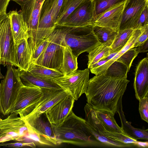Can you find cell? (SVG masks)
<instances>
[{"mask_svg":"<svg viewBox=\"0 0 148 148\" xmlns=\"http://www.w3.org/2000/svg\"><path fill=\"white\" fill-rule=\"evenodd\" d=\"M137 51L138 53L147 52L148 51V40L136 47Z\"/></svg>","mask_w":148,"mask_h":148,"instance_id":"obj_42","label":"cell"},{"mask_svg":"<svg viewBox=\"0 0 148 148\" xmlns=\"http://www.w3.org/2000/svg\"><path fill=\"white\" fill-rule=\"evenodd\" d=\"M129 82L127 78L95 75L89 80L85 94L87 103L94 109L108 111L114 115Z\"/></svg>","mask_w":148,"mask_h":148,"instance_id":"obj_1","label":"cell"},{"mask_svg":"<svg viewBox=\"0 0 148 148\" xmlns=\"http://www.w3.org/2000/svg\"><path fill=\"white\" fill-rule=\"evenodd\" d=\"M134 87L136 99L148 97V58L141 60L137 65L135 71Z\"/></svg>","mask_w":148,"mask_h":148,"instance_id":"obj_18","label":"cell"},{"mask_svg":"<svg viewBox=\"0 0 148 148\" xmlns=\"http://www.w3.org/2000/svg\"><path fill=\"white\" fill-rule=\"evenodd\" d=\"M148 25V4H146L138 21L134 29H141Z\"/></svg>","mask_w":148,"mask_h":148,"instance_id":"obj_38","label":"cell"},{"mask_svg":"<svg viewBox=\"0 0 148 148\" xmlns=\"http://www.w3.org/2000/svg\"><path fill=\"white\" fill-rule=\"evenodd\" d=\"M57 0H45L41 8L36 41V47L53 32L56 24L52 16Z\"/></svg>","mask_w":148,"mask_h":148,"instance_id":"obj_13","label":"cell"},{"mask_svg":"<svg viewBox=\"0 0 148 148\" xmlns=\"http://www.w3.org/2000/svg\"><path fill=\"white\" fill-rule=\"evenodd\" d=\"M20 76L22 83L25 86L49 89H62L52 79L34 75L28 71L20 70Z\"/></svg>","mask_w":148,"mask_h":148,"instance_id":"obj_21","label":"cell"},{"mask_svg":"<svg viewBox=\"0 0 148 148\" xmlns=\"http://www.w3.org/2000/svg\"><path fill=\"white\" fill-rule=\"evenodd\" d=\"M0 65L1 64H0V80L1 79H2V78H3L4 77V76H3L1 74V68H0Z\"/></svg>","mask_w":148,"mask_h":148,"instance_id":"obj_46","label":"cell"},{"mask_svg":"<svg viewBox=\"0 0 148 148\" xmlns=\"http://www.w3.org/2000/svg\"><path fill=\"white\" fill-rule=\"evenodd\" d=\"M0 146H3L9 147L19 148L24 147H30L34 148L36 145L33 142L30 143L16 142L9 143H1Z\"/></svg>","mask_w":148,"mask_h":148,"instance_id":"obj_40","label":"cell"},{"mask_svg":"<svg viewBox=\"0 0 148 148\" xmlns=\"http://www.w3.org/2000/svg\"><path fill=\"white\" fill-rule=\"evenodd\" d=\"M148 25L142 28L141 34L136 41L134 45V47H136L144 42L148 39Z\"/></svg>","mask_w":148,"mask_h":148,"instance_id":"obj_39","label":"cell"},{"mask_svg":"<svg viewBox=\"0 0 148 148\" xmlns=\"http://www.w3.org/2000/svg\"><path fill=\"white\" fill-rule=\"evenodd\" d=\"M93 31L98 40L101 44L113 42L118 32L110 28L93 25Z\"/></svg>","mask_w":148,"mask_h":148,"instance_id":"obj_32","label":"cell"},{"mask_svg":"<svg viewBox=\"0 0 148 148\" xmlns=\"http://www.w3.org/2000/svg\"><path fill=\"white\" fill-rule=\"evenodd\" d=\"M92 0H84L62 25L72 27L93 25Z\"/></svg>","mask_w":148,"mask_h":148,"instance_id":"obj_15","label":"cell"},{"mask_svg":"<svg viewBox=\"0 0 148 148\" xmlns=\"http://www.w3.org/2000/svg\"><path fill=\"white\" fill-rule=\"evenodd\" d=\"M16 113L12 112L6 119H0V143L11 141H22L28 135L26 124Z\"/></svg>","mask_w":148,"mask_h":148,"instance_id":"obj_11","label":"cell"},{"mask_svg":"<svg viewBox=\"0 0 148 148\" xmlns=\"http://www.w3.org/2000/svg\"><path fill=\"white\" fill-rule=\"evenodd\" d=\"M95 110L98 119L107 131L125 134L121 127L117 123L114 115L111 113L106 111Z\"/></svg>","mask_w":148,"mask_h":148,"instance_id":"obj_26","label":"cell"},{"mask_svg":"<svg viewBox=\"0 0 148 148\" xmlns=\"http://www.w3.org/2000/svg\"><path fill=\"white\" fill-rule=\"evenodd\" d=\"M106 136L124 144L132 146H136L137 140L134 139L127 135L122 133L110 132L106 130L104 132Z\"/></svg>","mask_w":148,"mask_h":148,"instance_id":"obj_34","label":"cell"},{"mask_svg":"<svg viewBox=\"0 0 148 148\" xmlns=\"http://www.w3.org/2000/svg\"><path fill=\"white\" fill-rule=\"evenodd\" d=\"M126 0H92L94 21L107 11L124 3Z\"/></svg>","mask_w":148,"mask_h":148,"instance_id":"obj_27","label":"cell"},{"mask_svg":"<svg viewBox=\"0 0 148 148\" xmlns=\"http://www.w3.org/2000/svg\"><path fill=\"white\" fill-rule=\"evenodd\" d=\"M89 73L88 68L77 70L70 75L52 80L75 100H77L83 94H86L90 80Z\"/></svg>","mask_w":148,"mask_h":148,"instance_id":"obj_8","label":"cell"},{"mask_svg":"<svg viewBox=\"0 0 148 148\" xmlns=\"http://www.w3.org/2000/svg\"><path fill=\"white\" fill-rule=\"evenodd\" d=\"M139 111L141 119L148 123V97L140 99L139 100Z\"/></svg>","mask_w":148,"mask_h":148,"instance_id":"obj_36","label":"cell"},{"mask_svg":"<svg viewBox=\"0 0 148 148\" xmlns=\"http://www.w3.org/2000/svg\"><path fill=\"white\" fill-rule=\"evenodd\" d=\"M49 41V38H48L43 40L35 49L31 56V63H34L47 46Z\"/></svg>","mask_w":148,"mask_h":148,"instance_id":"obj_37","label":"cell"},{"mask_svg":"<svg viewBox=\"0 0 148 148\" xmlns=\"http://www.w3.org/2000/svg\"><path fill=\"white\" fill-rule=\"evenodd\" d=\"M75 101L68 95L49 108L45 113L49 122L56 125L64 120L72 110Z\"/></svg>","mask_w":148,"mask_h":148,"instance_id":"obj_17","label":"cell"},{"mask_svg":"<svg viewBox=\"0 0 148 148\" xmlns=\"http://www.w3.org/2000/svg\"><path fill=\"white\" fill-rule=\"evenodd\" d=\"M8 14L10 20L12 34L17 48L23 39L28 40V31L21 11L17 10L10 11Z\"/></svg>","mask_w":148,"mask_h":148,"instance_id":"obj_19","label":"cell"},{"mask_svg":"<svg viewBox=\"0 0 148 148\" xmlns=\"http://www.w3.org/2000/svg\"><path fill=\"white\" fill-rule=\"evenodd\" d=\"M148 0H126L123 10L119 29H134Z\"/></svg>","mask_w":148,"mask_h":148,"instance_id":"obj_14","label":"cell"},{"mask_svg":"<svg viewBox=\"0 0 148 148\" xmlns=\"http://www.w3.org/2000/svg\"><path fill=\"white\" fill-rule=\"evenodd\" d=\"M84 0H66L62 5L56 23V25H62L68 17Z\"/></svg>","mask_w":148,"mask_h":148,"instance_id":"obj_29","label":"cell"},{"mask_svg":"<svg viewBox=\"0 0 148 148\" xmlns=\"http://www.w3.org/2000/svg\"><path fill=\"white\" fill-rule=\"evenodd\" d=\"M0 88H1V83H0ZM1 112V110H0V112Z\"/></svg>","mask_w":148,"mask_h":148,"instance_id":"obj_47","label":"cell"},{"mask_svg":"<svg viewBox=\"0 0 148 148\" xmlns=\"http://www.w3.org/2000/svg\"><path fill=\"white\" fill-rule=\"evenodd\" d=\"M62 36L63 43L69 47L77 57L85 52L88 53L101 44L93 31V25L72 27L56 25Z\"/></svg>","mask_w":148,"mask_h":148,"instance_id":"obj_3","label":"cell"},{"mask_svg":"<svg viewBox=\"0 0 148 148\" xmlns=\"http://www.w3.org/2000/svg\"><path fill=\"white\" fill-rule=\"evenodd\" d=\"M142 28L134 29L130 39L126 45L111 59L104 64L97 67L90 69L91 72L96 76L104 74L110 64L116 60L128 50L134 48V45L139 36L141 34Z\"/></svg>","mask_w":148,"mask_h":148,"instance_id":"obj_23","label":"cell"},{"mask_svg":"<svg viewBox=\"0 0 148 148\" xmlns=\"http://www.w3.org/2000/svg\"><path fill=\"white\" fill-rule=\"evenodd\" d=\"M19 5L23 20L27 27L28 41L31 55L36 47V41L41 8L45 0H12Z\"/></svg>","mask_w":148,"mask_h":148,"instance_id":"obj_5","label":"cell"},{"mask_svg":"<svg viewBox=\"0 0 148 148\" xmlns=\"http://www.w3.org/2000/svg\"><path fill=\"white\" fill-rule=\"evenodd\" d=\"M43 93L39 87L23 85L19 91L12 112L18 114L39 100Z\"/></svg>","mask_w":148,"mask_h":148,"instance_id":"obj_16","label":"cell"},{"mask_svg":"<svg viewBox=\"0 0 148 148\" xmlns=\"http://www.w3.org/2000/svg\"><path fill=\"white\" fill-rule=\"evenodd\" d=\"M118 52L112 53H110L107 57L103 59H106L108 61L112 58Z\"/></svg>","mask_w":148,"mask_h":148,"instance_id":"obj_45","label":"cell"},{"mask_svg":"<svg viewBox=\"0 0 148 148\" xmlns=\"http://www.w3.org/2000/svg\"><path fill=\"white\" fill-rule=\"evenodd\" d=\"M85 120L92 135L103 146L116 147H128L132 146L116 141L106 136V129L98 119L94 109L87 103L84 107Z\"/></svg>","mask_w":148,"mask_h":148,"instance_id":"obj_12","label":"cell"},{"mask_svg":"<svg viewBox=\"0 0 148 148\" xmlns=\"http://www.w3.org/2000/svg\"><path fill=\"white\" fill-rule=\"evenodd\" d=\"M7 68L5 76L0 83V110L5 115L12 112L19 91L24 85L20 77V69L11 64L8 65Z\"/></svg>","mask_w":148,"mask_h":148,"instance_id":"obj_4","label":"cell"},{"mask_svg":"<svg viewBox=\"0 0 148 148\" xmlns=\"http://www.w3.org/2000/svg\"><path fill=\"white\" fill-rule=\"evenodd\" d=\"M111 45L109 43L101 44L88 53V69L93 64L107 57L110 54Z\"/></svg>","mask_w":148,"mask_h":148,"instance_id":"obj_28","label":"cell"},{"mask_svg":"<svg viewBox=\"0 0 148 148\" xmlns=\"http://www.w3.org/2000/svg\"><path fill=\"white\" fill-rule=\"evenodd\" d=\"M65 0H57V1L52 18L53 22L55 24L60 9Z\"/></svg>","mask_w":148,"mask_h":148,"instance_id":"obj_41","label":"cell"},{"mask_svg":"<svg viewBox=\"0 0 148 148\" xmlns=\"http://www.w3.org/2000/svg\"><path fill=\"white\" fill-rule=\"evenodd\" d=\"M51 124L57 144L67 143L82 147L103 146L91 133L84 119L72 110L60 123Z\"/></svg>","mask_w":148,"mask_h":148,"instance_id":"obj_2","label":"cell"},{"mask_svg":"<svg viewBox=\"0 0 148 148\" xmlns=\"http://www.w3.org/2000/svg\"><path fill=\"white\" fill-rule=\"evenodd\" d=\"M129 71L126 65L116 60L110 64L103 75L110 77L123 79L127 78Z\"/></svg>","mask_w":148,"mask_h":148,"instance_id":"obj_33","label":"cell"},{"mask_svg":"<svg viewBox=\"0 0 148 148\" xmlns=\"http://www.w3.org/2000/svg\"><path fill=\"white\" fill-rule=\"evenodd\" d=\"M10 0H0V15L6 13Z\"/></svg>","mask_w":148,"mask_h":148,"instance_id":"obj_43","label":"cell"},{"mask_svg":"<svg viewBox=\"0 0 148 148\" xmlns=\"http://www.w3.org/2000/svg\"><path fill=\"white\" fill-rule=\"evenodd\" d=\"M8 13L0 15V64L17 67V51Z\"/></svg>","mask_w":148,"mask_h":148,"instance_id":"obj_6","label":"cell"},{"mask_svg":"<svg viewBox=\"0 0 148 148\" xmlns=\"http://www.w3.org/2000/svg\"><path fill=\"white\" fill-rule=\"evenodd\" d=\"M49 37V41L47 47L36 61L33 63L60 71L64 45L61 34L56 26Z\"/></svg>","mask_w":148,"mask_h":148,"instance_id":"obj_7","label":"cell"},{"mask_svg":"<svg viewBox=\"0 0 148 148\" xmlns=\"http://www.w3.org/2000/svg\"><path fill=\"white\" fill-rule=\"evenodd\" d=\"M22 119L25 121L28 130V135L27 138L43 145H51L50 142L57 145L51 124L45 113L35 118Z\"/></svg>","mask_w":148,"mask_h":148,"instance_id":"obj_9","label":"cell"},{"mask_svg":"<svg viewBox=\"0 0 148 148\" xmlns=\"http://www.w3.org/2000/svg\"><path fill=\"white\" fill-rule=\"evenodd\" d=\"M134 29H126L119 30L110 46V53L118 52L126 45L133 34Z\"/></svg>","mask_w":148,"mask_h":148,"instance_id":"obj_30","label":"cell"},{"mask_svg":"<svg viewBox=\"0 0 148 148\" xmlns=\"http://www.w3.org/2000/svg\"><path fill=\"white\" fill-rule=\"evenodd\" d=\"M63 45V56L60 71L64 76H66L77 70V57L73 53L69 47Z\"/></svg>","mask_w":148,"mask_h":148,"instance_id":"obj_25","label":"cell"},{"mask_svg":"<svg viewBox=\"0 0 148 148\" xmlns=\"http://www.w3.org/2000/svg\"><path fill=\"white\" fill-rule=\"evenodd\" d=\"M138 53L136 50V47H134L128 50L116 60L125 64L130 70L133 60Z\"/></svg>","mask_w":148,"mask_h":148,"instance_id":"obj_35","label":"cell"},{"mask_svg":"<svg viewBox=\"0 0 148 148\" xmlns=\"http://www.w3.org/2000/svg\"><path fill=\"white\" fill-rule=\"evenodd\" d=\"M27 71L34 75L52 79L63 75L60 71L33 63L30 64Z\"/></svg>","mask_w":148,"mask_h":148,"instance_id":"obj_31","label":"cell"},{"mask_svg":"<svg viewBox=\"0 0 148 148\" xmlns=\"http://www.w3.org/2000/svg\"><path fill=\"white\" fill-rule=\"evenodd\" d=\"M116 113H118L121 120V127L126 135L136 140H148V129L135 128L131 125V122L127 121L123 110L122 100L119 103Z\"/></svg>","mask_w":148,"mask_h":148,"instance_id":"obj_22","label":"cell"},{"mask_svg":"<svg viewBox=\"0 0 148 148\" xmlns=\"http://www.w3.org/2000/svg\"><path fill=\"white\" fill-rule=\"evenodd\" d=\"M136 146L139 147L147 148L148 147V142H142L137 141Z\"/></svg>","mask_w":148,"mask_h":148,"instance_id":"obj_44","label":"cell"},{"mask_svg":"<svg viewBox=\"0 0 148 148\" xmlns=\"http://www.w3.org/2000/svg\"><path fill=\"white\" fill-rule=\"evenodd\" d=\"M28 40L23 39L18 47L17 51V61L18 68L20 70L28 71L31 60Z\"/></svg>","mask_w":148,"mask_h":148,"instance_id":"obj_24","label":"cell"},{"mask_svg":"<svg viewBox=\"0 0 148 148\" xmlns=\"http://www.w3.org/2000/svg\"><path fill=\"white\" fill-rule=\"evenodd\" d=\"M125 2L104 13L94 21L93 25L107 27L118 32Z\"/></svg>","mask_w":148,"mask_h":148,"instance_id":"obj_20","label":"cell"},{"mask_svg":"<svg viewBox=\"0 0 148 148\" xmlns=\"http://www.w3.org/2000/svg\"><path fill=\"white\" fill-rule=\"evenodd\" d=\"M42 89L43 93L40 99L18 114L21 118L38 117L68 95L62 89Z\"/></svg>","mask_w":148,"mask_h":148,"instance_id":"obj_10","label":"cell"}]
</instances>
